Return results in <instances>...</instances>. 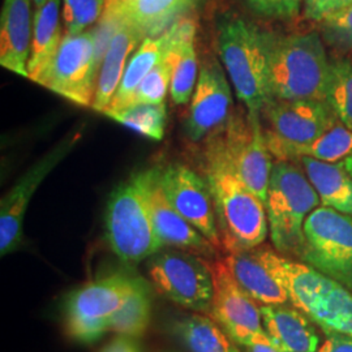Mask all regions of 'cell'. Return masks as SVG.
<instances>
[{
    "label": "cell",
    "mask_w": 352,
    "mask_h": 352,
    "mask_svg": "<svg viewBox=\"0 0 352 352\" xmlns=\"http://www.w3.org/2000/svg\"><path fill=\"white\" fill-rule=\"evenodd\" d=\"M272 276L287 292L291 304L325 333L352 337V294L340 282L311 265L295 263L270 250H261Z\"/></svg>",
    "instance_id": "6da1fadb"
},
{
    "label": "cell",
    "mask_w": 352,
    "mask_h": 352,
    "mask_svg": "<svg viewBox=\"0 0 352 352\" xmlns=\"http://www.w3.org/2000/svg\"><path fill=\"white\" fill-rule=\"evenodd\" d=\"M265 50L270 100L325 101L330 63L317 33L265 32Z\"/></svg>",
    "instance_id": "7a4b0ae2"
},
{
    "label": "cell",
    "mask_w": 352,
    "mask_h": 352,
    "mask_svg": "<svg viewBox=\"0 0 352 352\" xmlns=\"http://www.w3.org/2000/svg\"><path fill=\"white\" fill-rule=\"evenodd\" d=\"M205 161L223 250L258 247L269 231L264 201L218 153L205 149Z\"/></svg>",
    "instance_id": "3957f363"
},
{
    "label": "cell",
    "mask_w": 352,
    "mask_h": 352,
    "mask_svg": "<svg viewBox=\"0 0 352 352\" xmlns=\"http://www.w3.org/2000/svg\"><path fill=\"white\" fill-rule=\"evenodd\" d=\"M217 45L238 98L248 113L258 116L270 101L265 30L238 14L225 13L217 21Z\"/></svg>",
    "instance_id": "277c9868"
},
{
    "label": "cell",
    "mask_w": 352,
    "mask_h": 352,
    "mask_svg": "<svg viewBox=\"0 0 352 352\" xmlns=\"http://www.w3.org/2000/svg\"><path fill=\"white\" fill-rule=\"evenodd\" d=\"M318 204L316 189L295 164H273L265 209L272 241L279 253L302 256L304 223Z\"/></svg>",
    "instance_id": "5b68a950"
},
{
    "label": "cell",
    "mask_w": 352,
    "mask_h": 352,
    "mask_svg": "<svg viewBox=\"0 0 352 352\" xmlns=\"http://www.w3.org/2000/svg\"><path fill=\"white\" fill-rule=\"evenodd\" d=\"M141 279L131 269H120L69 294L64 308L68 336L81 343L101 338Z\"/></svg>",
    "instance_id": "8992f818"
},
{
    "label": "cell",
    "mask_w": 352,
    "mask_h": 352,
    "mask_svg": "<svg viewBox=\"0 0 352 352\" xmlns=\"http://www.w3.org/2000/svg\"><path fill=\"white\" fill-rule=\"evenodd\" d=\"M104 228L110 248L126 266L140 264L164 247L135 175L113 189L106 208Z\"/></svg>",
    "instance_id": "52a82bcc"
},
{
    "label": "cell",
    "mask_w": 352,
    "mask_h": 352,
    "mask_svg": "<svg viewBox=\"0 0 352 352\" xmlns=\"http://www.w3.org/2000/svg\"><path fill=\"white\" fill-rule=\"evenodd\" d=\"M205 149L223 157L243 183L265 204L273 161L258 116L250 113L245 116L231 115L223 126L208 136Z\"/></svg>",
    "instance_id": "ba28073f"
},
{
    "label": "cell",
    "mask_w": 352,
    "mask_h": 352,
    "mask_svg": "<svg viewBox=\"0 0 352 352\" xmlns=\"http://www.w3.org/2000/svg\"><path fill=\"white\" fill-rule=\"evenodd\" d=\"M302 261L352 292V217L316 208L304 223Z\"/></svg>",
    "instance_id": "9c48e42d"
},
{
    "label": "cell",
    "mask_w": 352,
    "mask_h": 352,
    "mask_svg": "<svg viewBox=\"0 0 352 352\" xmlns=\"http://www.w3.org/2000/svg\"><path fill=\"white\" fill-rule=\"evenodd\" d=\"M101 64L96 56V33L64 34L50 65L37 84L76 104L93 106Z\"/></svg>",
    "instance_id": "30bf717a"
},
{
    "label": "cell",
    "mask_w": 352,
    "mask_h": 352,
    "mask_svg": "<svg viewBox=\"0 0 352 352\" xmlns=\"http://www.w3.org/2000/svg\"><path fill=\"white\" fill-rule=\"evenodd\" d=\"M154 287L177 305L210 315L213 276L209 260L189 252H158L148 261Z\"/></svg>",
    "instance_id": "8fae6325"
},
{
    "label": "cell",
    "mask_w": 352,
    "mask_h": 352,
    "mask_svg": "<svg viewBox=\"0 0 352 352\" xmlns=\"http://www.w3.org/2000/svg\"><path fill=\"white\" fill-rule=\"evenodd\" d=\"M82 131L69 133L50 151L39 158L11 190L4 195L0 205V253L6 256L20 248L23 244V225L28 205L41 183L63 161L81 139Z\"/></svg>",
    "instance_id": "7c38bea8"
},
{
    "label": "cell",
    "mask_w": 352,
    "mask_h": 352,
    "mask_svg": "<svg viewBox=\"0 0 352 352\" xmlns=\"http://www.w3.org/2000/svg\"><path fill=\"white\" fill-rule=\"evenodd\" d=\"M213 276V300L210 317L236 344L247 346L265 333L261 309L251 295L241 289L222 260H209Z\"/></svg>",
    "instance_id": "4fadbf2b"
},
{
    "label": "cell",
    "mask_w": 352,
    "mask_h": 352,
    "mask_svg": "<svg viewBox=\"0 0 352 352\" xmlns=\"http://www.w3.org/2000/svg\"><path fill=\"white\" fill-rule=\"evenodd\" d=\"M151 222L164 245L189 252L205 260H214L217 248L199 230L186 221L168 201L161 182V170L151 168L136 174Z\"/></svg>",
    "instance_id": "5bb4252c"
},
{
    "label": "cell",
    "mask_w": 352,
    "mask_h": 352,
    "mask_svg": "<svg viewBox=\"0 0 352 352\" xmlns=\"http://www.w3.org/2000/svg\"><path fill=\"white\" fill-rule=\"evenodd\" d=\"M161 182L176 212L199 230L217 250H223L208 180L184 164H171L161 170Z\"/></svg>",
    "instance_id": "9a60e30c"
},
{
    "label": "cell",
    "mask_w": 352,
    "mask_h": 352,
    "mask_svg": "<svg viewBox=\"0 0 352 352\" xmlns=\"http://www.w3.org/2000/svg\"><path fill=\"white\" fill-rule=\"evenodd\" d=\"M231 103V89L221 64L215 58L206 59L202 63L184 124L188 139L200 141L223 126L230 118Z\"/></svg>",
    "instance_id": "2e32d148"
},
{
    "label": "cell",
    "mask_w": 352,
    "mask_h": 352,
    "mask_svg": "<svg viewBox=\"0 0 352 352\" xmlns=\"http://www.w3.org/2000/svg\"><path fill=\"white\" fill-rule=\"evenodd\" d=\"M270 129L277 139L289 144H308L338 124L336 113L325 101L270 100L265 104Z\"/></svg>",
    "instance_id": "e0dca14e"
},
{
    "label": "cell",
    "mask_w": 352,
    "mask_h": 352,
    "mask_svg": "<svg viewBox=\"0 0 352 352\" xmlns=\"http://www.w3.org/2000/svg\"><path fill=\"white\" fill-rule=\"evenodd\" d=\"M200 0H106L102 17L140 30L145 37L164 33Z\"/></svg>",
    "instance_id": "ac0fdd59"
},
{
    "label": "cell",
    "mask_w": 352,
    "mask_h": 352,
    "mask_svg": "<svg viewBox=\"0 0 352 352\" xmlns=\"http://www.w3.org/2000/svg\"><path fill=\"white\" fill-rule=\"evenodd\" d=\"M32 0H4L0 16V64L16 75L29 77L32 49Z\"/></svg>",
    "instance_id": "d6986e66"
},
{
    "label": "cell",
    "mask_w": 352,
    "mask_h": 352,
    "mask_svg": "<svg viewBox=\"0 0 352 352\" xmlns=\"http://www.w3.org/2000/svg\"><path fill=\"white\" fill-rule=\"evenodd\" d=\"M223 261L241 289L256 302L264 305H279L289 302L285 289L272 276L265 264L261 250L236 248L226 251Z\"/></svg>",
    "instance_id": "ffe728a7"
},
{
    "label": "cell",
    "mask_w": 352,
    "mask_h": 352,
    "mask_svg": "<svg viewBox=\"0 0 352 352\" xmlns=\"http://www.w3.org/2000/svg\"><path fill=\"white\" fill-rule=\"evenodd\" d=\"M265 333L282 352H317L320 336L314 322L300 311L279 305L260 308Z\"/></svg>",
    "instance_id": "44dd1931"
},
{
    "label": "cell",
    "mask_w": 352,
    "mask_h": 352,
    "mask_svg": "<svg viewBox=\"0 0 352 352\" xmlns=\"http://www.w3.org/2000/svg\"><path fill=\"white\" fill-rule=\"evenodd\" d=\"M145 38L136 28L119 24L100 68L96 98L91 106L96 111H106L126 72L129 55L138 50Z\"/></svg>",
    "instance_id": "7402d4cb"
},
{
    "label": "cell",
    "mask_w": 352,
    "mask_h": 352,
    "mask_svg": "<svg viewBox=\"0 0 352 352\" xmlns=\"http://www.w3.org/2000/svg\"><path fill=\"white\" fill-rule=\"evenodd\" d=\"M265 140L270 154L277 161L296 162L308 157L317 161L336 164L343 161L352 153V131L343 124H336L322 136L308 144H289L277 139L269 131L265 132Z\"/></svg>",
    "instance_id": "603a6c76"
},
{
    "label": "cell",
    "mask_w": 352,
    "mask_h": 352,
    "mask_svg": "<svg viewBox=\"0 0 352 352\" xmlns=\"http://www.w3.org/2000/svg\"><path fill=\"white\" fill-rule=\"evenodd\" d=\"M63 37V29L60 25V0H47L34 13L28 78L37 82L56 55Z\"/></svg>",
    "instance_id": "cb8c5ba5"
},
{
    "label": "cell",
    "mask_w": 352,
    "mask_h": 352,
    "mask_svg": "<svg viewBox=\"0 0 352 352\" xmlns=\"http://www.w3.org/2000/svg\"><path fill=\"white\" fill-rule=\"evenodd\" d=\"M316 189L320 201L327 208L352 217V176L342 164H329L308 157L298 160Z\"/></svg>",
    "instance_id": "d4e9b609"
},
{
    "label": "cell",
    "mask_w": 352,
    "mask_h": 352,
    "mask_svg": "<svg viewBox=\"0 0 352 352\" xmlns=\"http://www.w3.org/2000/svg\"><path fill=\"white\" fill-rule=\"evenodd\" d=\"M167 45L166 30L160 36L146 37L132 55L131 60L126 64V72L120 81V85L106 109L104 115L123 110L131 104V100L139 88L141 81L146 77L151 69L162 59Z\"/></svg>",
    "instance_id": "484cf974"
},
{
    "label": "cell",
    "mask_w": 352,
    "mask_h": 352,
    "mask_svg": "<svg viewBox=\"0 0 352 352\" xmlns=\"http://www.w3.org/2000/svg\"><path fill=\"white\" fill-rule=\"evenodd\" d=\"M173 331L192 352H239L223 327L210 316H186L174 322Z\"/></svg>",
    "instance_id": "4316f807"
},
{
    "label": "cell",
    "mask_w": 352,
    "mask_h": 352,
    "mask_svg": "<svg viewBox=\"0 0 352 352\" xmlns=\"http://www.w3.org/2000/svg\"><path fill=\"white\" fill-rule=\"evenodd\" d=\"M151 289L141 279L139 286L126 299L122 309L113 316L110 330L129 338L141 337L151 324Z\"/></svg>",
    "instance_id": "83f0119b"
},
{
    "label": "cell",
    "mask_w": 352,
    "mask_h": 352,
    "mask_svg": "<svg viewBox=\"0 0 352 352\" xmlns=\"http://www.w3.org/2000/svg\"><path fill=\"white\" fill-rule=\"evenodd\" d=\"M325 102L340 124L352 131V62L336 60L329 67Z\"/></svg>",
    "instance_id": "f1b7e54d"
},
{
    "label": "cell",
    "mask_w": 352,
    "mask_h": 352,
    "mask_svg": "<svg viewBox=\"0 0 352 352\" xmlns=\"http://www.w3.org/2000/svg\"><path fill=\"white\" fill-rule=\"evenodd\" d=\"M115 122L128 126L149 139H164L167 123V110L164 103H140L128 106L123 110L106 113Z\"/></svg>",
    "instance_id": "f546056e"
},
{
    "label": "cell",
    "mask_w": 352,
    "mask_h": 352,
    "mask_svg": "<svg viewBox=\"0 0 352 352\" xmlns=\"http://www.w3.org/2000/svg\"><path fill=\"white\" fill-rule=\"evenodd\" d=\"M197 54L195 46V38H190L183 46L180 52L179 60L176 64L173 80H171V97L176 104H186L188 103L192 96V91L196 88L197 84Z\"/></svg>",
    "instance_id": "4dcf8cb0"
},
{
    "label": "cell",
    "mask_w": 352,
    "mask_h": 352,
    "mask_svg": "<svg viewBox=\"0 0 352 352\" xmlns=\"http://www.w3.org/2000/svg\"><path fill=\"white\" fill-rule=\"evenodd\" d=\"M106 0H63V20L65 34L85 32L101 20Z\"/></svg>",
    "instance_id": "1f68e13d"
},
{
    "label": "cell",
    "mask_w": 352,
    "mask_h": 352,
    "mask_svg": "<svg viewBox=\"0 0 352 352\" xmlns=\"http://www.w3.org/2000/svg\"><path fill=\"white\" fill-rule=\"evenodd\" d=\"M321 24L329 45L337 50H352V6L329 16Z\"/></svg>",
    "instance_id": "d6a6232c"
},
{
    "label": "cell",
    "mask_w": 352,
    "mask_h": 352,
    "mask_svg": "<svg viewBox=\"0 0 352 352\" xmlns=\"http://www.w3.org/2000/svg\"><path fill=\"white\" fill-rule=\"evenodd\" d=\"M253 14L267 20L296 17L304 0H240Z\"/></svg>",
    "instance_id": "836d02e7"
},
{
    "label": "cell",
    "mask_w": 352,
    "mask_h": 352,
    "mask_svg": "<svg viewBox=\"0 0 352 352\" xmlns=\"http://www.w3.org/2000/svg\"><path fill=\"white\" fill-rule=\"evenodd\" d=\"M304 14L312 21L322 23L329 16L352 6V0H304Z\"/></svg>",
    "instance_id": "e575fe53"
},
{
    "label": "cell",
    "mask_w": 352,
    "mask_h": 352,
    "mask_svg": "<svg viewBox=\"0 0 352 352\" xmlns=\"http://www.w3.org/2000/svg\"><path fill=\"white\" fill-rule=\"evenodd\" d=\"M317 352H352V337L340 333H327V340Z\"/></svg>",
    "instance_id": "d590c367"
},
{
    "label": "cell",
    "mask_w": 352,
    "mask_h": 352,
    "mask_svg": "<svg viewBox=\"0 0 352 352\" xmlns=\"http://www.w3.org/2000/svg\"><path fill=\"white\" fill-rule=\"evenodd\" d=\"M248 352H282L277 346L270 340L266 333L258 334L252 340L250 344L245 346Z\"/></svg>",
    "instance_id": "8d00e7d4"
},
{
    "label": "cell",
    "mask_w": 352,
    "mask_h": 352,
    "mask_svg": "<svg viewBox=\"0 0 352 352\" xmlns=\"http://www.w3.org/2000/svg\"><path fill=\"white\" fill-rule=\"evenodd\" d=\"M101 352H140L139 347L129 337L122 336L107 344Z\"/></svg>",
    "instance_id": "74e56055"
},
{
    "label": "cell",
    "mask_w": 352,
    "mask_h": 352,
    "mask_svg": "<svg viewBox=\"0 0 352 352\" xmlns=\"http://www.w3.org/2000/svg\"><path fill=\"white\" fill-rule=\"evenodd\" d=\"M340 164H343V167L346 168V171L352 176V153L349 157H346Z\"/></svg>",
    "instance_id": "f35d334b"
},
{
    "label": "cell",
    "mask_w": 352,
    "mask_h": 352,
    "mask_svg": "<svg viewBox=\"0 0 352 352\" xmlns=\"http://www.w3.org/2000/svg\"><path fill=\"white\" fill-rule=\"evenodd\" d=\"M33 3H34V6L37 7V8H39V7H42L47 0H32Z\"/></svg>",
    "instance_id": "ab89813d"
}]
</instances>
